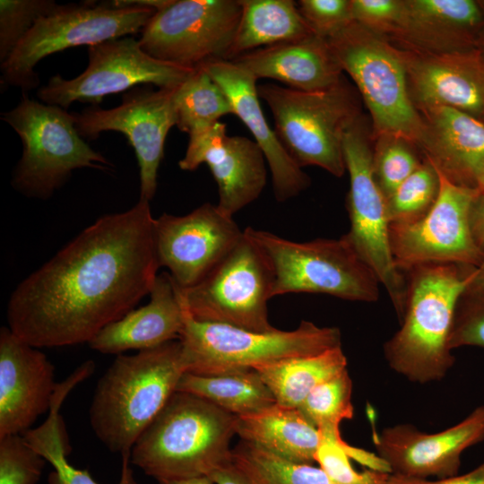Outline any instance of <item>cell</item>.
Segmentation results:
<instances>
[{
	"label": "cell",
	"instance_id": "cell-33",
	"mask_svg": "<svg viewBox=\"0 0 484 484\" xmlns=\"http://www.w3.org/2000/svg\"><path fill=\"white\" fill-rule=\"evenodd\" d=\"M232 462L252 484H333L319 466L282 458L243 440L232 449Z\"/></svg>",
	"mask_w": 484,
	"mask_h": 484
},
{
	"label": "cell",
	"instance_id": "cell-42",
	"mask_svg": "<svg viewBox=\"0 0 484 484\" xmlns=\"http://www.w3.org/2000/svg\"><path fill=\"white\" fill-rule=\"evenodd\" d=\"M297 4L314 34L325 39L353 22L351 0H300Z\"/></svg>",
	"mask_w": 484,
	"mask_h": 484
},
{
	"label": "cell",
	"instance_id": "cell-2",
	"mask_svg": "<svg viewBox=\"0 0 484 484\" xmlns=\"http://www.w3.org/2000/svg\"><path fill=\"white\" fill-rule=\"evenodd\" d=\"M480 268L427 264L404 272L405 312L400 329L384 344L389 367L415 383L443 379L454 364L449 338L457 303Z\"/></svg>",
	"mask_w": 484,
	"mask_h": 484
},
{
	"label": "cell",
	"instance_id": "cell-13",
	"mask_svg": "<svg viewBox=\"0 0 484 484\" xmlns=\"http://www.w3.org/2000/svg\"><path fill=\"white\" fill-rule=\"evenodd\" d=\"M241 11L239 0H171L138 41L151 56L185 67L229 60Z\"/></svg>",
	"mask_w": 484,
	"mask_h": 484
},
{
	"label": "cell",
	"instance_id": "cell-12",
	"mask_svg": "<svg viewBox=\"0 0 484 484\" xmlns=\"http://www.w3.org/2000/svg\"><path fill=\"white\" fill-rule=\"evenodd\" d=\"M370 135L362 116L347 129L343 155L350 176L347 207L350 228L344 234L386 290L401 320L406 304V277L395 265L389 239L386 199L373 171Z\"/></svg>",
	"mask_w": 484,
	"mask_h": 484
},
{
	"label": "cell",
	"instance_id": "cell-17",
	"mask_svg": "<svg viewBox=\"0 0 484 484\" xmlns=\"http://www.w3.org/2000/svg\"><path fill=\"white\" fill-rule=\"evenodd\" d=\"M154 242L160 267L177 286L199 282L243 236L233 217L205 203L183 216L163 213L154 219Z\"/></svg>",
	"mask_w": 484,
	"mask_h": 484
},
{
	"label": "cell",
	"instance_id": "cell-22",
	"mask_svg": "<svg viewBox=\"0 0 484 484\" xmlns=\"http://www.w3.org/2000/svg\"><path fill=\"white\" fill-rule=\"evenodd\" d=\"M197 68L205 71L228 97L239 117L264 152L270 168L275 198L284 202L310 186L309 177L287 153L264 115L257 80L231 60H213Z\"/></svg>",
	"mask_w": 484,
	"mask_h": 484
},
{
	"label": "cell",
	"instance_id": "cell-21",
	"mask_svg": "<svg viewBox=\"0 0 484 484\" xmlns=\"http://www.w3.org/2000/svg\"><path fill=\"white\" fill-rule=\"evenodd\" d=\"M396 47L418 110L444 106L484 121V62L477 49L429 53Z\"/></svg>",
	"mask_w": 484,
	"mask_h": 484
},
{
	"label": "cell",
	"instance_id": "cell-45",
	"mask_svg": "<svg viewBox=\"0 0 484 484\" xmlns=\"http://www.w3.org/2000/svg\"><path fill=\"white\" fill-rule=\"evenodd\" d=\"M208 477L214 484H252L232 461L216 469Z\"/></svg>",
	"mask_w": 484,
	"mask_h": 484
},
{
	"label": "cell",
	"instance_id": "cell-6",
	"mask_svg": "<svg viewBox=\"0 0 484 484\" xmlns=\"http://www.w3.org/2000/svg\"><path fill=\"white\" fill-rule=\"evenodd\" d=\"M257 91L272 113L276 136L298 166H317L337 177L344 175L343 138L361 116L357 92L344 77L317 91L275 83L260 84Z\"/></svg>",
	"mask_w": 484,
	"mask_h": 484
},
{
	"label": "cell",
	"instance_id": "cell-24",
	"mask_svg": "<svg viewBox=\"0 0 484 484\" xmlns=\"http://www.w3.org/2000/svg\"><path fill=\"white\" fill-rule=\"evenodd\" d=\"M419 111L427 125L425 158L453 183L478 188L484 169V121L444 106Z\"/></svg>",
	"mask_w": 484,
	"mask_h": 484
},
{
	"label": "cell",
	"instance_id": "cell-40",
	"mask_svg": "<svg viewBox=\"0 0 484 484\" xmlns=\"http://www.w3.org/2000/svg\"><path fill=\"white\" fill-rule=\"evenodd\" d=\"M464 346L484 349V291L470 286L457 303L449 338L452 350Z\"/></svg>",
	"mask_w": 484,
	"mask_h": 484
},
{
	"label": "cell",
	"instance_id": "cell-50",
	"mask_svg": "<svg viewBox=\"0 0 484 484\" xmlns=\"http://www.w3.org/2000/svg\"><path fill=\"white\" fill-rule=\"evenodd\" d=\"M484 269V268H483Z\"/></svg>",
	"mask_w": 484,
	"mask_h": 484
},
{
	"label": "cell",
	"instance_id": "cell-16",
	"mask_svg": "<svg viewBox=\"0 0 484 484\" xmlns=\"http://www.w3.org/2000/svg\"><path fill=\"white\" fill-rule=\"evenodd\" d=\"M175 89L134 88L117 108L93 107L73 113L76 129L82 138L94 140L104 131H117L126 136L137 158L140 199L143 201L150 202L155 195L166 137L177 125Z\"/></svg>",
	"mask_w": 484,
	"mask_h": 484
},
{
	"label": "cell",
	"instance_id": "cell-3",
	"mask_svg": "<svg viewBox=\"0 0 484 484\" xmlns=\"http://www.w3.org/2000/svg\"><path fill=\"white\" fill-rule=\"evenodd\" d=\"M187 370L178 339L134 355L119 354L99 378L90 406L97 438L112 453H131Z\"/></svg>",
	"mask_w": 484,
	"mask_h": 484
},
{
	"label": "cell",
	"instance_id": "cell-20",
	"mask_svg": "<svg viewBox=\"0 0 484 484\" xmlns=\"http://www.w3.org/2000/svg\"><path fill=\"white\" fill-rule=\"evenodd\" d=\"M58 383L47 355L14 334L0 330V438L22 435L48 412Z\"/></svg>",
	"mask_w": 484,
	"mask_h": 484
},
{
	"label": "cell",
	"instance_id": "cell-18",
	"mask_svg": "<svg viewBox=\"0 0 484 484\" xmlns=\"http://www.w3.org/2000/svg\"><path fill=\"white\" fill-rule=\"evenodd\" d=\"M484 440V406L459 423L437 433H425L411 424H398L374 435L378 455L392 474L428 479L455 476L461 455Z\"/></svg>",
	"mask_w": 484,
	"mask_h": 484
},
{
	"label": "cell",
	"instance_id": "cell-36",
	"mask_svg": "<svg viewBox=\"0 0 484 484\" xmlns=\"http://www.w3.org/2000/svg\"><path fill=\"white\" fill-rule=\"evenodd\" d=\"M320 442L315 452V463L333 484H387L390 473L367 469L358 471L350 462L340 428L318 429Z\"/></svg>",
	"mask_w": 484,
	"mask_h": 484
},
{
	"label": "cell",
	"instance_id": "cell-38",
	"mask_svg": "<svg viewBox=\"0 0 484 484\" xmlns=\"http://www.w3.org/2000/svg\"><path fill=\"white\" fill-rule=\"evenodd\" d=\"M59 5L53 0H1V64L10 56L35 23Z\"/></svg>",
	"mask_w": 484,
	"mask_h": 484
},
{
	"label": "cell",
	"instance_id": "cell-7",
	"mask_svg": "<svg viewBox=\"0 0 484 484\" xmlns=\"http://www.w3.org/2000/svg\"><path fill=\"white\" fill-rule=\"evenodd\" d=\"M183 307V306H182ZM184 309L179 335L188 373L218 375L255 369L284 359L308 356L341 346L337 327L301 321L291 331L255 332L195 320Z\"/></svg>",
	"mask_w": 484,
	"mask_h": 484
},
{
	"label": "cell",
	"instance_id": "cell-34",
	"mask_svg": "<svg viewBox=\"0 0 484 484\" xmlns=\"http://www.w3.org/2000/svg\"><path fill=\"white\" fill-rule=\"evenodd\" d=\"M439 176L425 158L422 164L386 199L389 225H403L422 219L434 205L439 193Z\"/></svg>",
	"mask_w": 484,
	"mask_h": 484
},
{
	"label": "cell",
	"instance_id": "cell-23",
	"mask_svg": "<svg viewBox=\"0 0 484 484\" xmlns=\"http://www.w3.org/2000/svg\"><path fill=\"white\" fill-rule=\"evenodd\" d=\"M404 6L401 28L391 39L398 47L429 53L476 49L484 25L478 0H404Z\"/></svg>",
	"mask_w": 484,
	"mask_h": 484
},
{
	"label": "cell",
	"instance_id": "cell-48",
	"mask_svg": "<svg viewBox=\"0 0 484 484\" xmlns=\"http://www.w3.org/2000/svg\"><path fill=\"white\" fill-rule=\"evenodd\" d=\"M478 1H479L480 5L481 6L483 13H484V0H478ZM476 49H477L480 56L481 57L482 61L484 62V25H483V29L481 30V33H480L479 40H478Z\"/></svg>",
	"mask_w": 484,
	"mask_h": 484
},
{
	"label": "cell",
	"instance_id": "cell-46",
	"mask_svg": "<svg viewBox=\"0 0 484 484\" xmlns=\"http://www.w3.org/2000/svg\"><path fill=\"white\" fill-rule=\"evenodd\" d=\"M159 484H214L208 476H198L178 480H165L159 481Z\"/></svg>",
	"mask_w": 484,
	"mask_h": 484
},
{
	"label": "cell",
	"instance_id": "cell-27",
	"mask_svg": "<svg viewBox=\"0 0 484 484\" xmlns=\"http://www.w3.org/2000/svg\"><path fill=\"white\" fill-rule=\"evenodd\" d=\"M236 435L282 458L315 463L320 433L298 408L275 402L258 411L236 416Z\"/></svg>",
	"mask_w": 484,
	"mask_h": 484
},
{
	"label": "cell",
	"instance_id": "cell-15",
	"mask_svg": "<svg viewBox=\"0 0 484 484\" xmlns=\"http://www.w3.org/2000/svg\"><path fill=\"white\" fill-rule=\"evenodd\" d=\"M436 169L439 193L429 212L416 222L389 225L392 255L403 273L427 264H484L469 223L470 207L480 189L454 184Z\"/></svg>",
	"mask_w": 484,
	"mask_h": 484
},
{
	"label": "cell",
	"instance_id": "cell-41",
	"mask_svg": "<svg viewBox=\"0 0 484 484\" xmlns=\"http://www.w3.org/2000/svg\"><path fill=\"white\" fill-rule=\"evenodd\" d=\"M404 8V0H351L353 22L387 39L398 33Z\"/></svg>",
	"mask_w": 484,
	"mask_h": 484
},
{
	"label": "cell",
	"instance_id": "cell-43",
	"mask_svg": "<svg viewBox=\"0 0 484 484\" xmlns=\"http://www.w3.org/2000/svg\"><path fill=\"white\" fill-rule=\"evenodd\" d=\"M387 484H484V462L464 474L428 480L390 473Z\"/></svg>",
	"mask_w": 484,
	"mask_h": 484
},
{
	"label": "cell",
	"instance_id": "cell-35",
	"mask_svg": "<svg viewBox=\"0 0 484 484\" xmlns=\"http://www.w3.org/2000/svg\"><path fill=\"white\" fill-rule=\"evenodd\" d=\"M352 381L347 369L318 385L298 407L318 429L340 428L354 415Z\"/></svg>",
	"mask_w": 484,
	"mask_h": 484
},
{
	"label": "cell",
	"instance_id": "cell-8",
	"mask_svg": "<svg viewBox=\"0 0 484 484\" xmlns=\"http://www.w3.org/2000/svg\"><path fill=\"white\" fill-rule=\"evenodd\" d=\"M21 137L23 151L13 186L32 198L48 199L78 169H112V163L83 140L73 113L23 96L12 110L2 113Z\"/></svg>",
	"mask_w": 484,
	"mask_h": 484
},
{
	"label": "cell",
	"instance_id": "cell-47",
	"mask_svg": "<svg viewBox=\"0 0 484 484\" xmlns=\"http://www.w3.org/2000/svg\"><path fill=\"white\" fill-rule=\"evenodd\" d=\"M470 287L484 291V269H479Z\"/></svg>",
	"mask_w": 484,
	"mask_h": 484
},
{
	"label": "cell",
	"instance_id": "cell-4",
	"mask_svg": "<svg viewBox=\"0 0 484 484\" xmlns=\"http://www.w3.org/2000/svg\"><path fill=\"white\" fill-rule=\"evenodd\" d=\"M236 416L176 391L138 437L130 462L158 481L208 476L232 461Z\"/></svg>",
	"mask_w": 484,
	"mask_h": 484
},
{
	"label": "cell",
	"instance_id": "cell-11",
	"mask_svg": "<svg viewBox=\"0 0 484 484\" xmlns=\"http://www.w3.org/2000/svg\"><path fill=\"white\" fill-rule=\"evenodd\" d=\"M155 10L115 7L110 2L60 4L41 17L1 64V82L23 91L37 88L34 68L44 57L80 46H92L142 31Z\"/></svg>",
	"mask_w": 484,
	"mask_h": 484
},
{
	"label": "cell",
	"instance_id": "cell-5",
	"mask_svg": "<svg viewBox=\"0 0 484 484\" xmlns=\"http://www.w3.org/2000/svg\"><path fill=\"white\" fill-rule=\"evenodd\" d=\"M327 42L357 85L372 118L374 137L402 139L423 149L427 125L411 98L398 48L355 22Z\"/></svg>",
	"mask_w": 484,
	"mask_h": 484
},
{
	"label": "cell",
	"instance_id": "cell-30",
	"mask_svg": "<svg viewBox=\"0 0 484 484\" xmlns=\"http://www.w3.org/2000/svg\"><path fill=\"white\" fill-rule=\"evenodd\" d=\"M347 369L341 346L321 353L284 359L255 368L277 403L298 408L320 384Z\"/></svg>",
	"mask_w": 484,
	"mask_h": 484
},
{
	"label": "cell",
	"instance_id": "cell-19",
	"mask_svg": "<svg viewBox=\"0 0 484 484\" xmlns=\"http://www.w3.org/2000/svg\"><path fill=\"white\" fill-rule=\"evenodd\" d=\"M266 159L254 140L229 136L226 125H215L189 134L185 156L178 161L182 170L208 165L218 186V208L233 217L256 200L267 180Z\"/></svg>",
	"mask_w": 484,
	"mask_h": 484
},
{
	"label": "cell",
	"instance_id": "cell-29",
	"mask_svg": "<svg viewBox=\"0 0 484 484\" xmlns=\"http://www.w3.org/2000/svg\"><path fill=\"white\" fill-rule=\"evenodd\" d=\"M78 384L79 379L73 375L58 383L47 419L22 434L27 443L52 465L48 484H98L87 470L73 467L66 459L70 448L59 411L65 397ZM129 463L130 453L122 454L118 484H138Z\"/></svg>",
	"mask_w": 484,
	"mask_h": 484
},
{
	"label": "cell",
	"instance_id": "cell-31",
	"mask_svg": "<svg viewBox=\"0 0 484 484\" xmlns=\"http://www.w3.org/2000/svg\"><path fill=\"white\" fill-rule=\"evenodd\" d=\"M177 391L199 396L235 416L253 413L276 402L255 369L218 375L186 372Z\"/></svg>",
	"mask_w": 484,
	"mask_h": 484
},
{
	"label": "cell",
	"instance_id": "cell-49",
	"mask_svg": "<svg viewBox=\"0 0 484 484\" xmlns=\"http://www.w3.org/2000/svg\"><path fill=\"white\" fill-rule=\"evenodd\" d=\"M478 188L484 191V169L478 179Z\"/></svg>",
	"mask_w": 484,
	"mask_h": 484
},
{
	"label": "cell",
	"instance_id": "cell-37",
	"mask_svg": "<svg viewBox=\"0 0 484 484\" xmlns=\"http://www.w3.org/2000/svg\"><path fill=\"white\" fill-rule=\"evenodd\" d=\"M413 147L402 139H377L373 152V171L385 199L422 164L423 160H419Z\"/></svg>",
	"mask_w": 484,
	"mask_h": 484
},
{
	"label": "cell",
	"instance_id": "cell-10",
	"mask_svg": "<svg viewBox=\"0 0 484 484\" xmlns=\"http://www.w3.org/2000/svg\"><path fill=\"white\" fill-rule=\"evenodd\" d=\"M274 272L264 249L245 231L231 250L195 285L178 288L192 317L255 332L275 329L268 319Z\"/></svg>",
	"mask_w": 484,
	"mask_h": 484
},
{
	"label": "cell",
	"instance_id": "cell-32",
	"mask_svg": "<svg viewBox=\"0 0 484 484\" xmlns=\"http://www.w3.org/2000/svg\"><path fill=\"white\" fill-rule=\"evenodd\" d=\"M174 100L177 126L188 134L206 129L223 116L233 114L232 106L213 79L202 68L176 87Z\"/></svg>",
	"mask_w": 484,
	"mask_h": 484
},
{
	"label": "cell",
	"instance_id": "cell-39",
	"mask_svg": "<svg viewBox=\"0 0 484 484\" xmlns=\"http://www.w3.org/2000/svg\"><path fill=\"white\" fill-rule=\"evenodd\" d=\"M46 462L22 435L0 438V484H36Z\"/></svg>",
	"mask_w": 484,
	"mask_h": 484
},
{
	"label": "cell",
	"instance_id": "cell-14",
	"mask_svg": "<svg viewBox=\"0 0 484 484\" xmlns=\"http://www.w3.org/2000/svg\"><path fill=\"white\" fill-rule=\"evenodd\" d=\"M195 69L164 62L148 55L133 37H121L88 47V65L77 77L50 78L38 98L46 104L68 108L74 101L96 107L108 95L137 85L176 88Z\"/></svg>",
	"mask_w": 484,
	"mask_h": 484
},
{
	"label": "cell",
	"instance_id": "cell-26",
	"mask_svg": "<svg viewBox=\"0 0 484 484\" xmlns=\"http://www.w3.org/2000/svg\"><path fill=\"white\" fill-rule=\"evenodd\" d=\"M231 61L256 80L272 79L303 91L329 89L343 77L327 39L316 35L258 48Z\"/></svg>",
	"mask_w": 484,
	"mask_h": 484
},
{
	"label": "cell",
	"instance_id": "cell-44",
	"mask_svg": "<svg viewBox=\"0 0 484 484\" xmlns=\"http://www.w3.org/2000/svg\"><path fill=\"white\" fill-rule=\"evenodd\" d=\"M470 229L474 243L484 255V191L480 190L471 202L469 212ZM484 264L481 268L483 269Z\"/></svg>",
	"mask_w": 484,
	"mask_h": 484
},
{
	"label": "cell",
	"instance_id": "cell-28",
	"mask_svg": "<svg viewBox=\"0 0 484 484\" xmlns=\"http://www.w3.org/2000/svg\"><path fill=\"white\" fill-rule=\"evenodd\" d=\"M241 16L229 60L314 34L292 0H239Z\"/></svg>",
	"mask_w": 484,
	"mask_h": 484
},
{
	"label": "cell",
	"instance_id": "cell-1",
	"mask_svg": "<svg viewBox=\"0 0 484 484\" xmlns=\"http://www.w3.org/2000/svg\"><path fill=\"white\" fill-rule=\"evenodd\" d=\"M149 203L99 217L20 282L10 330L39 349L89 343L133 310L160 268Z\"/></svg>",
	"mask_w": 484,
	"mask_h": 484
},
{
	"label": "cell",
	"instance_id": "cell-25",
	"mask_svg": "<svg viewBox=\"0 0 484 484\" xmlns=\"http://www.w3.org/2000/svg\"><path fill=\"white\" fill-rule=\"evenodd\" d=\"M184 309L178 288L169 272L158 274L148 304L104 327L88 344L104 354L143 350L179 339Z\"/></svg>",
	"mask_w": 484,
	"mask_h": 484
},
{
	"label": "cell",
	"instance_id": "cell-9",
	"mask_svg": "<svg viewBox=\"0 0 484 484\" xmlns=\"http://www.w3.org/2000/svg\"><path fill=\"white\" fill-rule=\"evenodd\" d=\"M245 231L264 249L274 272L272 298L288 293H320L341 299L374 302L380 282L342 235L338 239L295 242L273 233Z\"/></svg>",
	"mask_w": 484,
	"mask_h": 484
}]
</instances>
